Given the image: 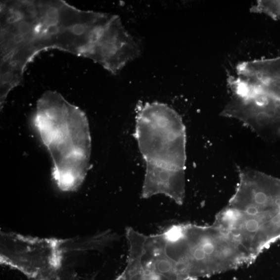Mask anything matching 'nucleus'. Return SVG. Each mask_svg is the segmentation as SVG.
<instances>
[{"label": "nucleus", "mask_w": 280, "mask_h": 280, "mask_svg": "<svg viewBox=\"0 0 280 280\" xmlns=\"http://www.w3.org/2000/svg\"><path fill=\"white\" fill-rule=\"evenodd\" d=\"M232 98L221 115L235 118L258 136L280 133V100L242 78L228 80Z\"/></svg>", "instance_id": "nucleus-6"}, {"label": "nucleus", "mask_w": 280, "mask_h": 280, "mask_svg": "<svg viewBox=\"0 0 280 280\" xmlns=\"http://www.w3.org/2000/svg\"><path fill=\"white\" fill-rule=\"evenodd\" d=\"M236 71L242 78L280 100V56L241 62Z\"/></svg>", "instance_id": "nucleus-7"}, {"label": "nucleus", "mask_w": 280, "mask_h": 280, "mask_svg": "<svg viewBox=\"0 0 280 280\" xmlns=\"http://www.w3.org/2000/svg\"><path fill=\"white\" fill-rule=\"evenodd\" d=\"M160 233L165 254L182 280H195L253 263L241 243L213 224L172 225Z\"/></svg>", "instance_id": "nucleus-4"}, {"label": "nucleus", "mask_w": 280, "mask_h": 280, "mask_svg": "<svg viewBox=\"0 0 280 280\" xmlns=\"http://www.w3.org/2000/svg\"><path fill=\"white\" fill-rule=\"evenodd\" d=\"M250 11L265 14L274 20H280V1L260 0L251 8Z\"/></svg>", "instance_id": "nucleus-8"}, {"label": "nucleus", "mask_w": 280, "mask_h": 280, "mask_svg": "<svg viewBox=\"0 0 280 280\" xmlns=\"http://www.w3.org/2000/svg\"><path fill=\"white\" fill-rule=\"evenodd\" d=\"M98 12L62 1H6L1 7V58L24 74L37 53L58 48L90 58L99 24Z\"/></svg>", "instance_id": "nucleus-1"}, {"label": "nucleus", "mask_w": 280, "mask_h": 280, "mask_svg": "<svg viewBox=\"0 0 280 280\" xmlns=\"http://www.w3.org/2000/svg\"><path fill=\"white\" fill-rule=\"evenodd\" d=\"M34 124L52 160V180L65 192L77 190L90 169L92 139L86 114L57 92L37 104Z\"/></svg>", "instance_id": "nucleus-3"}, {"label": "nucleus", "mask_w": 280, "mask_h": 280, "mask_svg": "<svg viewBox=\"0 0 280 280\" xmlns=\"http://www.w3.org/2000/svg\"><path fill=\"white\" fill-rule=\"evenodd\" d=\"M0 261L36 280L62 268L65 241L1 233Z\"/></svg>", "instance_id": "nucleus-5"}, {"label": "nucleus", "mask_w": 280, "mask_h": 280, "mask_svg": "<svg viewBox=\"0 0 280 280\" xmlns=\"http://www.w3.org/2000/svg\"><path fill=\"white\" fill-rule=\"evenodd\" d=\"M135 137L146 164L142 197L165 195L182 205L186 197V128L168 104L139 102Z\"/></svg>", "instance_id": "nucleus-2"}]
</instances>
